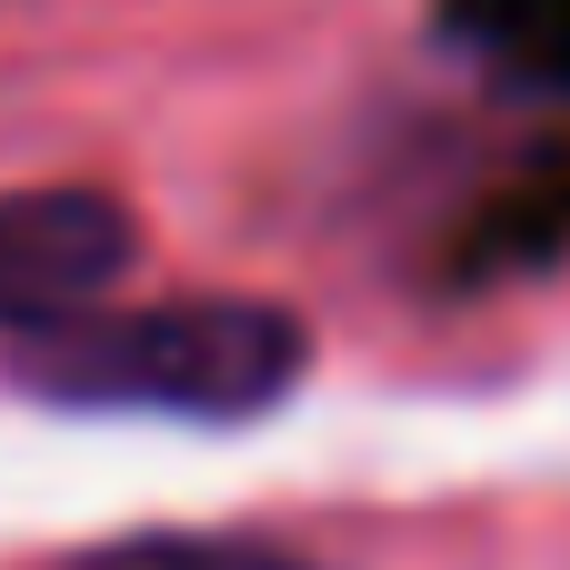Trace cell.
Listing matches in <instances>:
<instances>
[{"label": "cell", "instance_id": "6da1fadb", "mask_svg": "<svg viewBox=\"0 0 570 570\" xmlns=\"http://www.w3.org/2000/svg\"><path fill=\"white\" fill-rule=\"evenodd\" d=\"M311 331L281 301H140L80 311L60 331L10 341V381L60 411H150V421H261L301 391Z\"/></svg>", "mask_w": 570, "mask_h": 570}, {"label": "cell", "instance_id": "3957f363", "mask_svg": "<svg viewBox=\"0 0 570 570\" xmlns=\"http://www.w3.org/2000/svg\"><path fill=\"white\" fill-rule=\"evenodd\" d=\"M70 570H321V561L271 551V541H230V531H150V541H110Z\"/></svg>", "mask_w": 570, "mask_h": 570}, {"label": "cell", "instance_id": "7a4b0ae2", "mask_svg": "<svg viewBox=\"0 0 570 570\" xmlns=\"http://www.w3.org/2000/svg\"><path fill=\"white\" fill-rule=\"evenodd\" d=\"M130 271V210L110 190H10L0 200V341L100 311Z\"/></svg>", "mask_w": 570, "mask_h": 570}]
</instances>
